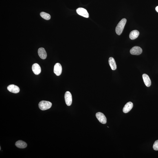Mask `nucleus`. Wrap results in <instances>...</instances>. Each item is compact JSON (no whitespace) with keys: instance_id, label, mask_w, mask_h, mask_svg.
<instances>
[{"instance_id":"1","label":"nucleus","mask_w":158,"mask_h":158,"mask_svg":"<svg viewBox=\"0 0 158 158\" xmlns=\"http://www.w3.org/2000/svg\"><path fill=\"white\" fill-rule=\"evenodd\" d=\"M126 19H122L119 22L116 28L115 32L116 34L120 35L122 33L126 22Z\"/></svg>"},{"instance_id":"5","label":"nucleus","mask_w":158,"mask_h":158,"mask_svg":"<svg viewBox=\"0 0 158 158\" xmlns=\"http://www.w3.org/2000/svg\"><path fill=\"white\" fill-rule=\"evenodd\" d=\"M96 116L99 122L103 124H106L107 122V118L101 112L96 113Z\"/></svg>"},{"instance_id":"17","label":"nucleus","mask_w":158,"mask_h":158,"mask_svg":"<svg viewBox=\"0 0 158 158\" xmlns=\"http://www.w3.org/2000/svg\"><path fill=\"white\" fill-rule=\"evenodd\" d=\"M153 148L154 150H158V140L155 141L154 142Z\"/></svg>"},{"instance_id":"6","label":"nucleus","mask_w":158,"mask_h":158,"mask_svg":"<svg viewBox=\"0 0 158 158\" xmlns=\"http://www.w3.org/2000/svg\"><path fill=\"white\" fill-rule=\"evenodd\" d=\"M142 52V49L140 47L135 46L132 47L130 50V53L132 55H139Z\"/></svg>"},{"instance_id":"13","label":"nucleus","mask_w":158,"mask_h":158,"mask_svg":"<svg viewBox=\"0 0 158 158\" xmlns=\"http://www.w3.org/2000/svg\"><path fill=\"white\" fill-rule=\"evenodd\" d=\"M109 63L112 70H115L117 69V65L113 57H110L109 59Z\"/></svg>"},{"instance_id":"11","label":"nucleus","mask_w":158,"mask_h":158,"mask_svg":"<svg viewBox=\"0 0 158 158\" xmlns=\"http://www.w3.org/2000/svg\"><path fill=\"white\" fill-rule=\"evenodd\" d=\"M133 103L131 102L127 103L124 106L123 108V112L124 113H127L129 112L133 108Z\"/></svg>"},{"instance_id":"8","label":"nucleus","mask_w":158,"mask_h":158,"mask_svg":"<svg viewBox=\"0 0 158 158\" xmlns=\"http://www.w3.org/2000/svg\"><path fill=\"white\" fill-rule=\"evenodd\" d=\"M7 89L10 92L14 93H19L20 91L19 88L18 86L13 84L7 87Z\"/></svg>"},{"instance_id":"7","label":"nucleus","mask_w":158,"mask_h":158,"mask_svg":"<svg viewBox=\"0 0 158 158\" xmlns=\"http://www.w3.org/2000/svg\"><path fill=\"white\" fill-rule=\"evenodd\" d=\"M62 71V66L59 63H57L54 67V73L57 76H59L61 74Z\"/></svg>"},{"instance_id":"16","label":"nucleus","mask_w":158,"mask_h":158,"mask_svg":"<svg viewBox=\"0 0 158 158\" xmlns=\"http://www.w3.org/2000/svg\"><path fill=\"white\" fill-rule=\"evenodd\" d=\"M40 15L42 18L46 20H49L51 18L50 14L45 12H42L40 13Z\"/></svg>"},{"instance_id":"10","label":"nucleus","mask_w":158,"mask_h":158,"mask_svg":"<svg viewBox=\"0 0 158 158\" xmlns=\"http://www.w3.org/2000/svg\"><path fill=\"white\" fill-rule=\"evenodd\" d=\"M38 53L40 58L44 60L46 58L47 53L45 49L41 47L38 49Z\"/></svg>"},{"instance_id":"2","label":"nucleus","mask_w":158,"mask_h":158,"mask_svg":"<svg viewBox=\"0 0 158 158\" xmlns=\"http://www.w3.org/2000/svg\"><path fill=\"white\" fill-rule=\"evenodd\" d=\"M38 106L40 110L45 111L50 108L52 106V103L48 101L43 100L39 102Z\"/></svg>"},{"instance_id":"12","label":"nucleus","mask_w":158,"mask_h":158,"mask_svg":"<svg viewBox=\"0 0 158 158\" xmlns=\"http://www.w3.org/2000/svg\"><path fill=\"white\" fill-rule=\"evenodd\" d=\"M142 77L145 85L147 87H150L151 85V81L149 76L146 74H144L142 75Z\"/></svg>"},{"instance_id":"4","label":"nucleus","mask_w":158,"mask_h":158,"mask_svg":"<svg viewBox=\"0 0 158 158\" xmlns=\"http://www.w3.org/2000/svg\"><path fill=\"white\" fill-rule=\"evenodd\" d=\"M76 11L79 15L86 18H89V14L86 9L83 8H79L77 9Z\"/></svg>"},{"instance_id":"15","label":"nucleus","mask_w":158,"mask_h":158,"mask_svg":"<svg viewBox=\"0 0 158 158\" xmlns=\"http://www.w3.org/2000/svg\"><path fill=\"white\" fill-rule=\"evenodd\" d=\"M15 145L17 147L20 148H24L27 146V143L21 140L18 141L16 142Z\"/></svg>"},{"instance_id":"18","label":"nucleus","mask_w":158,"mask_h":158,"mask_svg":"<svg viewBox=\"0 0 158 158\" xmlns=\"http://www.w3.org/2000/svg\"><path fill=\"white\" fill-rule=\"evenodd\" d=\"M155 10L156 11L158 12V6L156 7Z\"/></svg>"},{"instance_id":"3","label":"nucleus","mask_w":158,"mask_h":158,"mask_svg":"<svg viewBox=\"0 0 158 158\" xmlns=\"http://www.w3.org/2000/svg\"><path fill=\"white\" fill-rule=\"evenodd\" d=\"M65 102L67 105L70 106L72 103V96L70 92L69 91L66 92L65 96Z\"/></svg>"},{"instance_id":"9","label":"nucleus","mask_w":158,"mask_h":158,"mask_svg":"<svg viewBox=\"0 0 158 158\" xmlns=\"http://www.w3.org/2000/svg\"><path fill=\"white\" fill-rule=\"evenodd\" d=\"M33 72L36 75H38L41 72V68L40 65L37 63H35L32 66Z\"/></svg>"},{"instance_id":"14","label":"nucleus","mask_w":158,"mask_h":158,"mask_svg":"<svg viewBox=\"0 0 158 158\" xmlns=\"http://www.w3.org/2000/svg\"><path fill=\"white\" fill-rule=\"evenodd\" d=\"M139 33L138 31L135 30L131 31L129 34L130 39L132 40H135L136 39L139 35Z\"/></svg>"}]
</instances>
